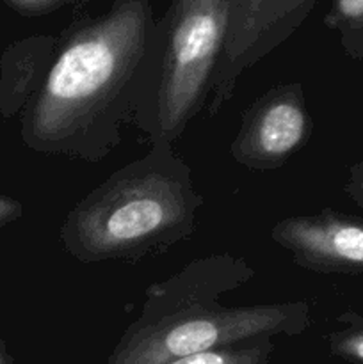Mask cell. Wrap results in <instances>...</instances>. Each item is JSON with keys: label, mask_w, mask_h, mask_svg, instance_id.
Masks as SVG:
<instances>
[{"label": "cell", "mask_w": 363, "mask_h": 364, "mask_svg": "<svg viewBox=\"0 0 363 364\" xmlns=\"http://www.w3.org/2000/svg\"><path fill=\"white\" fill-rule=\"evenodd\" d=\"M312 128L302 85L280 84L246 110L230 155L249 171L278 169L310 141Z\"/></svg>", "instance_id": "cell-6"}, {"label": "cell", "mask_w": 363, "mask_h": 364, "mask_svg": "<svg viewBox=\"0 0 363 364\" xmlns=\"http://www.w3.org/2000/svg\"><path fill=\"white\" fill-rule=\"evenodd\" d=\"M155 25L149 0H114L57 43L45 80L25 105L21 139L45 155L100 162L134 123Z\"/></svg>", "instance_id": "cell-1"}, {"label": "cell", "mask_w": 363, "mask_h": 364, "mask_svg": "<svg viewBox=\"0 0 363 364\" xmlns=\"http://www.w3.org/2000/svg\"><path fill=\"white\" fill-rule=\"evenodd\" d=\"M274 244L292 255L295 265L319 274H363V217L320 210L278 220Z\"/></svg>", "instance_id": "cell-7"}, {"label": "cell", "mask_w": 363, "mask_h": 364, "mask_svg": "<svg viewBox=\"0 0 363 364\" xmlns=\"http://www.w3.org/2000/svg\"><path fill=\"white\" fill-rule=\"evenodd\" d=\"M23 215V206L20 201L7 196H0V228Z\"/></svg>", "instance_id": "cell-14"}, {"label": "cell", "mask_w": 363, "mask_h": 364, "mask_svg": "<svg viewBox=\"0 0 363 364\" xmlns=\"http://www.w3.org/2000/svg\"><path fill=\"white\" fill-rule=\"evenodd\" d=\"M0 364H13V358H11V354L7 352L6 343H4L2 340H0Z\"/></svg>", "instance_id": "cell-15"}, {"label": "cell", "mask_w": 363, "mask_h": 364, "mask_svg": "<svg viewBox=\"0 0 363 364\" xmlns=\"http://www.w3.org/2000/svg\"><path fill=\"white\" fill-rule=\"evenodd\" d=\"M274 350H276L274 341L265 338V340L246 341V343L230 345L201 354L185 355L164 364H270Z\"/></svg>", "instance_id": "cell-10"}, {"label": "cell", "mask_w": 363, "mask_h": 364, "mask_svg": "<svg viewBox=\"0 0 363 364\" xmlns=\"http://www.w3.org/2000/svg\"><path fill=\"white\" fill-rule=\"evenodd\" d=\"M59 39L53 36H31L9 46L2 60L0 80V110L4 116H14L34 96L45 80L56 57Z\"/></svg>", "instance_id": "cell-8"}, {"label": "cell", "mask_w": 363, "mask_h": 364, "mask_svg": "<svg viewBox=\"0 0 363 364\" xmlns=\"http://www.w3.org/2000/svg\"><path fill=\"white\" fill-rule=\"evenodd\" d=\"M340 322L345 327L327 336L330 352L347 364H363V320L356 313H345Z\"/></svg>", "instance_id": "cell-11"}, {"label": "cell", "mask_w": 363, "mask_h": 364, "mask_svg": "<svg viewBox=\"0 0 363 364\" xmlns=\"http://www.w3.org/2000/svg\"><path fill=\"white\" fill-rule=\"evenodd\" d=\"M6 2L18 13L27 14V16H39V14L53 13L73 0H6Z\"/></svg>", "instance_id": "cell-12"}, {"label": "cell", "mask_w": 363, "mask_h": 364, "mask_svg": "<svg viewBox=\"0 0 363 364\" xmlns=\"http://www.w3.org/2000/svg\"><path fill=\"white\" fill-rule=\"evenodd\" d=\"M345 192H347L349 198L363 210V159L358 160V162L349 169Z\"/></svg>", "instance_id": "cell-13"}, {"label": "cell", "mask_w": 363, "mask_h": 364, "mask_svg": "<svg viewBox=\"0 0 363 364\" xmlns=\"http://www.w3.org/2000/svg\"><path fill=\"white\" fill-rule=\"evenodd\" d=\"M230 0H173L155 20L134 124L173 144L210 92L226 39Z\"/></svg>", "instance_id": "cell-4"}, {"label": "cell", "mask_w": 363, "mask_h": 364, "mask_svg": "<svg viewBox=\"0 0 363 364\" xmlns=\"http://www.w3.org/2000/svg\"><path fill=\"white\" fill-rule=\"evenodd\" d=\"M317 0H230L226 39L210 84V114L233 95L241 75L287 41L310 16Z\"/></svg>", "instance_id": "cell-5"}, {"label": "cell", "mask_w": 363, "mask_h": 364, "mask_svg": "<svg viewBox=\"0 0 363 364\" xmlns=\"http://www.w3.org/2000/svg\"><path fill=\"white\" fill-rule=\"evenodd\" d=\"M255 276L244 258L209 255L146 290L141 315L127 327L107 364H164L230 345L294 338L312 323L306 301L231 306L221 297Z\"/></svg>", "instance_id": "cell-2"}, {"label": "cell", "mask_w": 363, "mask_h": 364, "mask_svg": "<svg viewBox=\"0 0 363 364\" xmlns=\"http://www.w3.org/2000/svg\"><path fill=\"white\" fill-rule=\"evenodd\" d=\"M203 203L173 144L153 142L71 208L60 242L80 263L135 262L191 237Z\"/></svg>", "instance_id": "cell-3"}, {"label": "cell", "mask_w": 363, "mask_h": 364, "mask_svg": "<svg viewBox=\"0 0 363 364\" xmlns=\"http://www.w3.org/2000/svg\"><path fill=\"white\" fill-rule=\"evenodd\" d=\"M324 23L338 32L349 55L363 59V0H331Z\"/></svg>", "instance_id": "cell-9"}]
</instances>
